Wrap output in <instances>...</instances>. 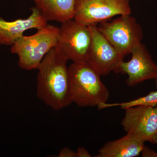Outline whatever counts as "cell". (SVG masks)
<instances>
[{
    "instance_id": "obj_1",
    "label": "cell",
    "mask_w": 157,
    "mask_h": 157,
    "mask_svg": "<svg viewBox=\"0 0 157 157\" xmlns=\"http://www.w3.org/2000/svg\"><path fill=\"white\" fill-rule=\"evenodd\" d=\"M68 61L54 47L45 55L37 69V97L54 110H60L73 103Z\"/></svg>"
},
{
    "instance_id": "obj_2",
    "label": "cell",
    "mask_w": 157,
    "mask_h": 157,
    "mask_svg": "<svg viewBox=\"0 0 157 157\" xmlns=\"http://www.w3.org/2000/svg\"><path fill=\"white\" fill-rule=\"evenodd\" d=\"M73 103L79 107L101 109L109 93L101 79V74L86 61L73 62L68 67Z\"/></svg>"
},
{
    "instance_id": "obj_3",
    "label": "cell",
    "mask_w": 157,
    "mask_h": 157,
    "mask_svg": "<svg viewBox=\"0 0 157 157\" xmlns=\"http://www.w3.org/2000/svg\"><path fill=\"white\" fill-rule=\"evenodd\" d=\"M59 28L52 25L38 29L36 33L23 36L11 45V53L17 55L18 65L23 70L38 69L42 59L48 51L55 47Z\"/></svg>"
},
{
    "instance_id": "obj_4",
    "label": "cell",
    "mask_w": 157,
    "mask_h": 157,
    "mask_svg": "<svg viewBox=\"0 0 157 157\" xmlns=\"http://www.w3.org/2000/svg\"><path fill=\"white\" fill-rule=\"evenodd\" d=\"M98 30L124 56L141 42L143 32L140 25L131 14L121 15L110 21L100 23Z\"/></svg>"
},
{
    "instance_id": "obj_5",
    "label": "cell",
    "mask_w": 157,
    "mask_h": 157,
    "mask_svg": "<svg viewBox=\"0 0 157 157\" xmlns=\"http://www.w3.org/2000/svg\"><path fill=\"white\" fill-rule=\"evenodd\" d=\"M91 41L89 26L70 19L62 23L55 47L68 60L86 61Z\"/></svg>"
},
{
    "instance_id": "obj_6",
    "label": "cell",
    "mask_w": 157,
    "mask_h": 157,
    "mask_svg": "<svg viewBox=\"0 0 157 157\" xmlns=\"http://www.w3.org/2000/svg\"><path fill=\"white\" fill-rule=\"evenodd\" d=\"M131 14L130 0H75L73 19L86 25H97L116 15Z\"/></svg>"
},
{
    "instance_id": "obj_7",
    "label": "cell",
    "mask_w": 157,
    "mask_h": 157,
    "mask_svg": "<svg viewBox=\"0 0 157 157\" xmlns=\"http://www.w3.org/2000/svg\"><path fill=\"white\" fill-rule=\"evenodd\" d=\"M92 41L86 62L101 74L107 76L117 73L124 56L104 36L96 25H90Z\"/></svg>"
},
{
    "instance_id": "obj_8",
    "label": "cell",
    "mask_w": 157,
    "mask_h": 157,
    "mask_svg": "<svg viewBox=\"0 0 157 157\" xmlns=\"http://www.w3.org/2000/svg\"><path fill=\"white\" fill-rule=\"evenodd\" d=\"M124 109V116L121 123L124 130L144 143H152L157 132V105H137Z\"/></svg>"
},
{
    "instance_id": "obj_9",
    "label": "cell",
    "mask_w": 157,
    "mask_h": 157,
    "mask_svg": "<svg viewBox=\"0 0 157 157\" xmlns=\"http://www.w3.org/2000/svg\"><path fill=\"white\" fill-rule=\"evenodd\" d=\"M131 54V59L122 62L116 73L127 74L128 86H135L145 80L157 78V64L145 45L141 42L132 49Z\"/></svg>"
},
{
    "instance_id": "obj_10",
    "label": "cell",
    "mask_w": 157,
    "mask_h": 157,
    "mask_svg": "<svg viewBox=\"0 0 157 157\" xmlns=\"http://www.w3.org/2000/svg\"><path fill=\"white\" fill-rule=\"evenodd\" d=\"M32 11L30 15L25 19L8 21L0 17V45H13L25 31L38 29L48 24V21L36 7L32 8Z\"/></svg>"
},
{
    "instance_id": "obj_11",
    "label": "cell",
    "mask_w": 157,
    "mask_h": 157,
    "mask_svg": "<svg viewBox=\"0 0 157 157\" xmlns=\"http://www.w3.org/2000/svg\"><path fill=\"white\" fill-rule=\"evenodd\" d=\"M144 146V142L127 133L120 139L107 142L95 157H136L140 155Z\"/></svg>"
},
{
    "instance_id": "obj_12",
    "label": "cell",
    "mask_w": 157,
    "mask_h": 157,
    "mask_svg": "<svg viewBox=\"0 0 157 157\" xmlns=\"http://www.w3.org/2000/svg\"><path fill=\"white\" fill-rule=\"evenodd\" d=\"M36 8L48 21L63 23L73 19L75 0H34Z\"/></svg>"
},
{
    "instance_id": "obj_13",
    "label": "cell",
    "mask_w": 157,
    "mask_h": 157,
    "mask_svg": "<svg viewBox=\"0 0 157 157\" xmlns=\"http://www.w3.org/2000/svg\"><path fill=\"white\" fill-rule=\"evenodd\" d=\"M145 105L149 106H155L157 105V91L151 92L147 95L138 98L125 102V103H115V104H106V107H114V106H120L123 109H125L128 107H134L137 105Z\"/></svg>"
},
{
    "instance_id": "obj_14",
    "label": "cell",
    "mask_w": 157,
    "mask_h": 157,
    "mask_svg": "<svg viewBox=\"0 0 157 157\" xmlns=\"http://www.w3.org/2000/svg\"><path fill=\"white\" fill-rule=\"evenodd\" d=\"M59 157H76V151H73L68 147L62 149L59 154Z\"/></svg>"
},
{
    "instance_id": "obj_15",
    "label": "cell",
    "mask_w": 157,
    "mask_h": 157,
    "mask_svg": "<svg viewBox=\"0 0 157 157\" xmlns=\"http://www.w3.org/2000/svg\"><path fill=\"white\" fill-rule=\"evenodd\" d=\"M142 157H157V153L144 146L141 152Z\"/></svg>"
},
{
    "instance_id": "obj_16",
    "label": "cell",
    "mask_w": 157,
    "mask_h": 157,
    "mask_svg": "<svg viewBox=\"0 0 157 157\" xmlns=\"http://www.w3.org/2000/svg\"><path fill=\"white\" fill-rule=\"evenodd\" d=\"M76 157H90L89 152L83 147H78L76 151Z\"/></svg>"
},
{
    "instance_id": "obj_17",
    "label": "cell",
    "mask_w": 157,
    "mask_h": 157,
    "mask_svg": "<svg viewBox=\"0 0 157 157\" xmlns=\"http://www.w3.org/2000/svg\"><path fill=\"white\" fill-rule=\"evenodd\" d=\"M152 143L155 144H156L157 145V132L153 137Z\"/></svg>"
},
{
    "instance_id": "obj_18",
    "label": "cell",
    "mask_w": 157,
    "mask_h": 157,
    "mask_svg": "<svg viewBox=\"0 0 157 157\" xmlns=\"http://www.w3.org/2000/svg\"><path fill=\"white\" fill-rule=\"evenodd\" d=\"M155 82H156V85L157 86V78H156L155 79Z\"/></svg>"
}]
</instances>
